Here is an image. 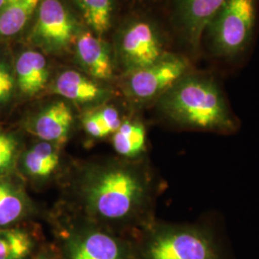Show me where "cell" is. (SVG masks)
<instances>
[{
	"mask_svg": "<svg viewBox=\"0 0 259 259\" xmlns=\"http://www.w3.org/2000/svg\"><path fill=\"white\" fill-rule=\"evenodd\" d=\"M137 160L105 162L84 169L78 195L92 222L119 226L145 212L152 196L151 177Z\"/></svg>",
	"mask_w": 259,
	"mask_h": 259,
	"instance_id": "obj_1",
	"label": "cell"
},
{
	"mask_svg": "<svg viewBox=\"0 0 259 259\" xmlns=\"http://www.w3.org/2000/svg\"><path fill=\"white\" fill-rule=\"evenodd\" d=\"M156 104L166 120L183 129L230 135L239 127L221 84L205 71L193 68Z\"/></svg>",
	"mask_w": 259,
	"mask_h": 259,
	"instance_id": "obj_2",
	"label": "cell"
},
{
	"mask_svg": "<svg viewBox=\"0 0 259 259\" xmlns=\"http://www.w3.org/2000/svg\"><path fill=\"white\" fill-rule=\"evenodd\" d=\"M257 15L258 0H226L205 28L201 49L215 60H238L251 45Z\"/></svg>",
	"mask_w": 259,
	"mask_h": 259,
	"instance_id": "obj_3",
	"label": "cell"
},
{
	"mask_svg": "<svg viewBox=\"0 0 259 259\" xmlns=\"http://www.w3.org/2000/svg\"><path fill=\"white\" fill-rule=\"evenodd\" d=\"M136 250L139 259H220L211 233L196 226L151 224Z\"/></svg>",
	"mask_w": 259,
	"mask_h": 259,
	"instance_id": "obj_4",
	"label": "cell"
},
{
	"mask_svg": "<svg viewBox=\"0 0 259 259\" xmlns=\"http://www.w3.org/2000/svg\"><path fill=\"white\" fill-rule=\"evenodd\" d=\"M59 239L62 259H139L136 246L92 221L63 229Z\"/></svg>",
	"mask_w": 259,
	"mask_h": 259,
	"instance_id": "obj_5",
	"label": "cell"
},
{
	"mask_svg": "<svg viewBox=\"0 0 259 259\" xmlns=\"http://www.w3.org/2000/svg\"><path fill=\"white\" fill-rule=\"evenodd\" d=\"M192 69L191 61L187 57L169 53L153 65L128 73L125 93L138 104L157 102Z\"/></svg>",
	"mask_w": 259,
	"mask_h": 259,
	"instance_id": "obj_6",
	"label": "cell"
},
{
	"mask_svg": "<svg viewBox=\"0 0 259 259\" xmlns=\"http://www.w3.org/2000/svg\"><path fill=\"white\" fill-rule=\"evenodd\" d=\"M120 52L127 74L153 65L169 54L159 28L146 19L135 20L124 30Z\"/></svg>",
	"mask_w": 259,
	"mask_h": 259,
	"instance_id": "obj_7",
	"label": "cell"
},
{
	"mask_svg": "<svg viewBox=\"0 0 259 259\" xmlns=\"http://www.w3.org/2000/svg\"><path fill=\"white\" fill-rule=\"evenodd\" d=\"M37 9L31 39L48 52L64 51L74 35V21L70 14L59 0L40 1Z\"/></svg>",
	"mask_w": 259,
	"mask_h": 259,
	"instance_id": "obj_8",
	"label": "cell"
},
{
	"mask_svg": "<svg viewBox=\"0 0 259 259\" xmlns=\"http://www.w3.org/2000/svg\"><path fill=\"white\" fill-rule=\"evenodd\" d=\"M225 1L174 0L177 25L193 55L201 51L204 30Z\"/></svg>",
	"mask_w": 259,
	"mask_h": 259,
	"instance_id": "obj_9",
	"label": "cell"
},
{
	"mask_svg": "<svg viewBox=\"0 0 259 259\" xmlns=\"http://www.w3.org/2000/svg\"><path fill=\"white\" fill-rule=\"evenodd\" d=\"M74 126V114L65 101H55L32 116L26 124L27 131L38 140L63 148L70 138Z\"/></svg>",
	"mask_w": 259,
	"mask_h": 259,
	"instance_id": "obj_10",
	"label": "cell"
},
{
	"mask_svg": "<svg viewBox=\"0 0 259 259\" xmlns=\"http://www.w3.org/2000/svg\"><path fill=\"white\" fill-rule=\"evenodd\" d=\"M61 147L47 141L36 143L21 152L19 164L23 174L36 184H45L58 174L62 165Z\"/></svg>",
	"mask_w": 259,
	"mask_h": 259,
	"instance_id": "obj_11",
	"label": "cell"
},
{
	"mask_svg": "<svg viewBox=\"0 0 259 259\" xmlns=\"http://www.w3.org/2000/svg\"><path fill=\"white\" fill-rule=\"evenodd\" d=\"M53 92L77 104H97L110 95V92L94 79L75 70H65L59 75L53 83Z\"/></svg>",
	"mask_w": 259,
	"mask_h": 259,
	"instance_id": "obj_12",
	"label": "cell"
},
{
	"mask_svg": "<svg viewBox=\"0 0 259 259\" xmlns=\"http://www.w3.org/2000/svg\"><path fill=\"white\" fill-rule=\"evenodd\" d=\"M80 64L94 80L107 81L113 76V66L107 45L91 32H83L76 42Z\"/></svg>",
	"mask_w": 259,
	"mask_h": 259,
	"instance_id": "obj_13",
	"label": "cell"
},
{
	"mask_svg": "<svg viewBox=\"0 0 259 259\" xmlns=\"http://www.w3.org/2000/svg\"><path fill=\"white\" fill-rule=\"evenodd\" d=\"M16 83L24 96L41 93L48 83L49 69L45 56L35 50L24 51L15 65Z\"/></svg>",
	"mask_w": 259,
	"mask_h": 259,
	"instance_id": "obj_14",
	"label": "cell"
},
{
	"mask_svg": "<svg viewBox=\"0 0 259 259\" xmlns=\"http://www.w3.org/2000/svg\"><path fill=\"white\" fill-rule=\"evenodd\" d=\"M34 206L23 186L10 176L0 178V229L26 219Z\"/></svg>",
	"mask_w": 259,
	"mask_h": 259,
	"instance_id": "obj_15",
	"label": "cell"
},
{
	"mask_svg": "<svg viewBox=\"0 0 259 259\" xmlns=\"http://www.w3.org/2000/svg\"><path fill=\"white\" fill-rule=\"evenodd\" d=\"M114 151L126 160H138L147 148V130L139 119H124L111 136Z\"/></svg>",
	"mask_w": 259,
	"mask_h": 259,
	"instance_id": "obj_16",
	"label": "cell"
},
{
	"mask_svg": "<svg viewBox=\"0 0 259 259\" xmlns=\"http://www.w3.org/2000/svg\"><path fill=\"white\" fill-rule=\"evenodd\" d=\"M35 246V238L26 230L0 229V259H31Z\"/></svg>",
	"mask_w": 259,
	"mask_h": 259,
	"instance_id": "obj_17",
	"label": "cell"
},
{
	"mask_svg": "<svg viewBox=\"0 0 259 259\" xmlns=\"http://www.w3.org/2000/svg\"><path fill=\"white\" fill-rule=\"evenodd\" d=\"M41 0H16L0 10V37L20 32L33 16Z\"/></svg>",
	"mask_w": 259,
	"mask_h": 259,
	"instance_id": "obj_18",
	"label": "cell"
},
{
	"mask_svg": "<svg viewBox=\"0 0 259 259\" xmlns=\"http://www.w3.org/2000/svg\"><path fill=\"white\" fill-rule=\"evenodd\" d=\"M82 10L87 24L94 32L101 35L111 25L112 4L111 0H77Z\"/></svg>",
	"mask_w": 259,
	"mask_h": 259,
	"instance_id": "obj_19",
	"label": "cell"
},
{
	"mask_svg": "<svg viewBox=\"0 0 259 259\" xmlns=\"http://www.w3.org/2000/svg\"><path fill=\"white\" fill-rule=\"evenodd\" d=\"M22 151L18 136L0 131V178L10 176L17 168Z\"/></svg>",
	"mask_w": 259,
	"mask_h": 259,
	"instance_id": "obj_20",
	"label": "cell"
},
{
	"mask_svg": "<svg viewBox=\"0 0 259 259\" xmlns=\"http://www.w3.org/2000/svg\"><path fill=\"white\" fill-rule=\"evenodd\" d=\"M94 114L102 123L103 127L108 133L109 137H111L122 124L124 119H122L119 111L113 106H103L99 109L93 110Z\"/></svg>",
	"mask_w": 259,
	"mask_h": 259,
	"instance_id": "obj_21",
	"label": "cell"
},
{
	"mask_svg": "<svg viewBox=\"0 0 259 259\" xmlns=\"http://www.w3.org/2000/svg\"><path fill=\"white\" fill-rule=\"evenodd\" d=\"M16 85L15 74L10 70L8 65L0 61V105L12 100Z\"/></svg>",
	"mask_w": 259,
	"mask_h": 259,
	"instance_id": "obj_22",
	"label": "cell"
},
{
	"mask_svg": "<svg viewBox=\"0 0 259 259\" xmlns=\"http://www.w3.org/2000/svg\"><path fill=\"white\" fill-rule=\"evenodd\" d=\"M82 125L84 133L90 137V139H104L109 138V135L103 127L102 123L97 118L93 111H88L83 114Z\"/></svg>",
	"mask_w": 259,
	"mask_h": 259,
	"instance_id": "obj_23",
	"label": "cell"
},
{
	"mask_svg": "<svg viewBox=\"0 0 259 259\" xmlns=\"http://www.w3.org/2000/svg\"><path fill=\"white\" fill-rule=\"evenodd\" d=\"M31 259H62L61 256L56 255L55 253H53L52 251L49 250H41L39 252H37V254L34 256H32Z\"/></svg>",
	"mask_w": 259,
	"mask_h": 259,
	"instance_id": "obj_24",
	"label": "cell"
},
{
	"mask_svg": "<svg viewBox=\"0 0 259 259\" xmlns=\"http://www.w3.org/2000/svg\"><path fill=\"white\" fill-rule=\"evenodd\" d=\"M14 1H16V0H0V10L4 8L5 6L9 5L10 3L14 2Z\"/></svg>",
	"mask_w": 259,
	"mask_h": 259,
	"instance_id": "obj_25",
	"label": "cell"
}]
</instances>
